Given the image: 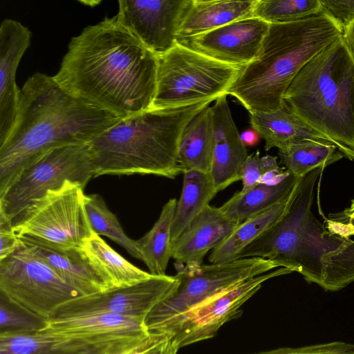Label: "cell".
<instances>
[{"mask_svg":"<svg viewBox=\"0 0 354 354\" xmlns=\"http://www.w3.org/2000/svg\"><path fill=\"white\" fill-rule=\"evenodd\" d=\"M158 57L116 16L71 39L53 76L68 94L123 119L151 109Z\"/></svg>","mask_w":354,"mask_h":354,"instance_id":"1","label":"cell"},{"mask_svg":"<svg viewBox=\"0 0 354 354\" xmlns=\"http://www.w3.org/2000/svg\"><path fill=\"white\" fill-rule=\"evenodd\" d=\"M120 120L71 95L53 76L33 74L20 89L15 125L0 145V192L41 153L57 147L88 143Z\"/></svg>","mask_w":354,"mask_h":354,"instance_id":"2","label":"cell"},{"mask_svg":"<svg viewBox=\"0 0 354 354\" xmlns=\"http://www.w3.org/2000/svg\"><path fill=\"white\" fill-rule=\"evenodd\" d=\"M214 101L151 109L120 120L88 142L93 177L142 174L176 178L183 173L178 162L182 133Z\"/></svg>","mask_w":354,"mask_h":354,"instance_id":"3","label":"cell"},{"mask_svg":"<svg viewBox=\"0 0 354 354\" xmlns=\"http://www.w3.org/2000/svg\"><path fill=\"white\" fill-rule=\"evenodd\" d=\"M342 35L323 10L300 20L270 24L257 57L242 68L227 95L249 113L284 109L283 96L299 72Z\"/></svg>","mask_w":354,"mask_h":354,"instance_id":"4","label":"cell"},{"mask_svg":"<svg viewBox=\"0 0 354 354\" xmlns=\"http://www.w3.org/2000/svg\"><path fill=\"white\" fill-rule=\"evenodd\" d=\"M283 103L287 111L354 160V59L342 36L302 68Z\"/></svg>","mask_w":354,"mask_h":354,"instance_id":"5","label":"cell"},{"mask_svg":"<svg viewBox=\"0 0 354 354\" xmlns=\"http://www.w3.org/2000/svg\"><path fill=\"white\" fill-rule=\"evenodd\" d=\"M243 67L227 64L178 42L158 57L151 109H168L216 99L231 87Z\"/></svg>","mask_w":354,"mask_h":354,"instance_id":"6","label":"cell"},{"mask_svg":"<svg viewBox=\"0 0 354 354\" xmlns=\"http://www.w3.org/2000/svg\"><path fill=\"white\" fill-rule=\"evenodd\" d=\"M93 177L88 143L50 149L32 160L0 192V216L13 223L47 192L70 180L84 187Z\"/></svg>","mask_w":354,"mask_h":354,"instance_id":"7","label":"cell"},{"mask_svg":"<svg viewBox=\"0 0 354 354\" xmlns=\"http://www.w3.org/2000/svg\"><path fill=\"white\" fill-rule=\"evenodd\" d=\"M175 267L178 285L145 317L144 325L149 333L208 298L281 266L269 259L248 257L192 268L181 265Z\"/></svg>","mask_w":354,"mask_h":354,"instance_id":"8","label":"cell"},{"mask_svg":"<svg viewBox=\"0 0 354 354\" xmlns=\"http://www.w3.org/2000/svg\"><path fill=\"white\" fill-rule=\"evenodd\" d=\"M84 188L67 180L47 192L13 223L17 236L64 248H81L93 233L86 213Z\"/></svg>","mask_w":354,"mask_h":354,"instance_id":"9","label":"cell"},{"mask_svg":"<svg viewBox=\"0 0 354 354\" xmlns=\"http://www.w3.org/2000/svg\"><path fill=\"white\" fill-rule=\"evenodd\" d=\"M0 291L48 319L59 306L83 296L21 241L0 260Z\"/></svg>","mask_w":354,"mask_h":354,"instance_id":"10","label":"cell"},{"mask_svg":"<svg viewBox=\"0 0 354 354\" xmlns=\"http://www.w3.org/2000/svg\"><path fill=\"white\" fill-rule=\"evenodd\" d=\"M291 272L288 268L281 267L250 278L208 298L149 333H163L170 335L178 350L212 338L224 324L241 315L242 305L261 288L265 281Z\"/></svg>","mask_w":354,"mask_h":354,"instance_id":"11","label":"cell"},{"mask_svg":"<svg viewBox=\"0 0 354 354\" xmlns=\"http://www.w3.org/2000/svg\"><path fill=\"white\" fill-rule=\"evenodd\" d=\"M319 187L317 176H308L301 181L294 201L292 234L293 272L300 273L308 283L321 286L333 254L348 239L331 233L312 212Z\"/></svg>","mask_w":354,"mask_h":354,"instance_id":"12","label":"cell"},{"mask_svg":"<svg viewBox=\"0 0 354 354\" xmlns=\"http://www.w3.org/2000/svg\"><path fill=\"white\" fill-rule=\"evenodd\" d=\"M174 276H154L136 284L83 295L61 305L49 320L113 314L145 321L152 308L178 286Z\"/></svg>","mask_w":354,"mask_h":354,"instance_id":"13","label":"cell"},{"mask_svg":"<svg viewBox=\"0 0 354 354\" xmlns=\"http://www.w3.org/2000/svg\"><path fill=\"white\" fill-rule=\"evenodd\" d=\"M189 0H120L118 22L160 57L177 43L180 23Z\"/></svg>","mask_w":354,"mask_h":354,"instance_id":"14","label":"cell"},{"mask_svg":"<svg viewBox=\"0 0 354 354\" xmlns=\"http://www.w3.org/2000/svg\"><path fill=\"white\" fill-rule=\"evenodd\" d=\"M269 26L250 17L178 42L221 62L244 67L257 57Z\"/></svg>","mask_w":354,"mask_h":354,"instance_id":"15","label":"cell"},{"mask_svg":"<svg viewBox=\"0 0 354 354\" xmlns=\"http://www.w3.org/2000/svg\"><path fill=\"white\" fill-rule=\"evenodd\" d=\"M31 38L29 29L19 21L5 19L0 26V145L15 123L20 90L16 83L19 63Z\"/></svg>","mask_w":354,"mask_h":354,"instance_id":"16","label":"cell"},{"mask_svg":"<svg viewBox=\"0 0 354 354\" xmlns=\"http://www.w3.org/2000/svg\"><path fill=\"white\" fill-rule=\"evenodd\" d=\"M227 95L216 99L214 114V144L210 175L216 193L241 180L248 156L246 146L234 121Z\"/></svg>","mask_w":354,"mask_h":354,"instance_id":"17","label":"cell"},{"mask_svg":"<svg viewBox=\"0 0 354 354\" xmlns=\"http://www.w3.org/2000/svg\"><path fill=\"white\" fill-rule=\"evenodd\" d=\"M220 207L207 205L171 245L175 265H203L205 255L223 242L237 227Z\"/></svg>","mask_w":354,"mask_h":354,"instance_id":"18","label":"cell"},{"mask_svg":"<svg viewBox=\"0 0 354 354\" xmlns=\"http://www.w3.org/2000/svg\"><path fill=\"white\" fill-rule=\"evenodd\" d=\"M19 239L82 295L109 289L80 248L60 247L30 236Z\"/></svg>","mask_w":354,"mask_h":354,"instance_id":"19","label":"cell"},{"mask_svg":"<svg viewBox=\"0 0 354 354\" xmlns=\"http://www.w3.org/2000/svg\"><path fill=\"white\" fill-rule=\"evenodd\" d=\"M257 0H189L182 17L177 40L194 37L233 21L253 17Z\"/></svg>","mask_w":354,"mask_h":354,"instance_id":"20","label":"cell"},{"mask_svg":"<svg viewBox=\"0 0 354 354\" xmlns=\"http://www.w3.org/2000/svg\"><path fill=\"white\" fill-rule=\"evenodd\" d=\"M214 144V114L208 106L184 129L178 145V162L183 173L198 171L209 173Z\"/></svg>","mask_w":354,"mask_h":354,"instance_id":"21","label":"cell"},{"mask_svg":"<svg viewBox=\"0 0 354 354\" xmlns=\"http://www.w3.org/2000/svg\"><path fill=\"white\" fill-rule=\"evenodd\" d=\"M80 248L109 288L131 286L153 276L124 259L94 232Z\"/></svg>","mask_w":354,"mask_h":354,"instance_id":"22","label":"cell"},{"mask_svg":"<svg viewBox=\"0 0 354 354\" xmlns=\"http://www.w3.org/2000/svg\"><path fill=\"white\" fill-rule=\"evenodd\" d=\"M250 122L265 140L266 151L274 147L279 151L292 142L304 139L330 142L285 108L268 113H251Z\"/></svg>","mask_w":354,"mask_h":354,"instance_id":"23","label":"cell"},{"mask_svg":"<svg viewBox=\"0 0 354 354\" xmlns=\"http://www.w3.org/2000/svg\"><path fill=\"white\" fill-rule=\"evenodd\" d=\"M299 178L290 173L275 185L259 183L246 192L235 193L220 209L228 219L239 225L288 198Z\"/></svg>","mask_w":354,"mask_h":354,"instance_id":"24","label":"cell"},{"mask_svg":"<svg viewBox=\"0 0 354 354\" xmlns=\"http://www.w3.org/2000/svg\"><path fill=\"white\" fill-rule=\"evenodd\" d=\"M46 328L57 333L73 335L136 337L149 333L143 320L106 313L49 320Z\"/></svg>","mask_w":354,"mask_h":354,"instance_id":"25","label":"cell"},{"mask_svg":"<svg viewBox=\"0 0 354 354\" xmlns=\"http://www.w3.org/2000/svg\"><path fill=\"white\" fill-rule=\"evenodd\" d=\"M291 194L286 200L237 225L232 234L212 251L209 261L211 263H220L237 259L238 255L244 248L283 216L288 206Z\"/></svg>","mask_w":354,"mask_h":354,"instance_id":"26","label":"cell"},{"mask_svg":"<svg viewBox=\"0 0 354 354\" xmlns=\"http://www.w3.org/2000/svg\"><path fill=\"white\" fill-rule=\"evenodd\" d=\"M183 174L182 192L172 224L171 245L217 194L209 173L187 171Z\"/></svg>","mask_w":354,"mask_h":354,"instance_id":"27","label":"cell"},{"mask_svg":"<svg viewBox=\"0 0 354 354\" xmlns=\"http://www.w3.org/2000/svg\"><path fill=\"white\" fill-rule=\"evenodd\" d=\"M177 201L169 199L162 207L160 216L151 229L136 241L142 261L154 276L165 275L171 258V228Z\"/></svg>","mask_w":354,"mask_h":354,"instance_id":"28","label":"cell"},{"mask_svg":"<svg viewBox=\"0 0 354 354\" xmlns=\"http://www.w3.org/2000/svg\"><path fill=\"white\" fill-rule=\"evenodd\" d=\"M279 156L286 169L298 178L319 167L326 168L344 156L333 143L312 139L290 143L279 150Z\"/></svg>","mask_w":354,"mask_h":354,"instance_id":"29","label":"cell"},{"mask_svg":"<svg viewBox=\"0 0 354 354\" xmlns=\"http://www.w3.org/2000/svg\"><path fill=\"white\" fill-rule=\"evenodd\" d=\"M149 335V333L136 337L64 335L48 354H131Z\"/></svg>","mask_w":354,"mask_h":354,"instance_id":"30","label":"cell"},{"mask_svg":"<svg viewBox=\"0 0 354 354\" xmlns=\"http://www.w3.org/2000/svg\"><path fill=\"white\" fill-rule=\"evenodd\" d=\"M84 206L94 233L109 238L124 248L133 257L142 261L136 240L130 239L124 233L116 216L109 210L100 195L85 194Z\"/></svg>","mask_w":354,"mask_h":354,"instance_id":"31","label":"cell"},{"mask_svg":"<svg viewBox=\"0 0 354 354\" xmlns=\"http://www.w3.org/2000/svg\"><path fill=\"white\" fill-rule=\"evenodd\" d=\"M322 10L319 0H257L253 17L279 24L305 19Z\"/></svg>","mask_w":354,"mask_h":354,"instance_id":"32","label":"cell"},{"mask_svg":"<svg viewBox=\"0 0 354 354\" xmlns=\"http://www.w3.org/2000/svg\"><path fill=\"white\" fill-rule=\"evenodd\" d=\"M48 325V318L0 291V334L37 332Z\"/></svg>","mask_w":354,"mask_h":354,"instance_id":"33","label":"cell"},{"mask_svg":"<svg viewBox=\"0 0 354 354\" xmlns=\"http://www.w3.org/2000/svg\"><path fill=\"white\" fill-rule=\"evenodd\" d=\"M62 335L48 328L32 333L0 334V354H47Z\"/></svg>","mask_w":354,"mask_h":354,"instance_id":"34","label":"cell"},{"mask_svg":"<svg viewBox=\"0 0 354 354\" xmlns=\"http://www.w3.org/2000/svg\"><path fill=\"white\" fill-rule=\"evenodd\" d=\"M255 354H354V344L335 341L298 348H280Z\"/></svg>","mask_w":354,"mask_h":354,"instance_id":"35","label":"cell"},{"mask_svg":"<svg viewBox=\"0 0 354 354\" xmlns=\"http://www.w3.org/2000/svg\"><path fill=\"white\" fill-rule=\"evenodd\" d=\"M322 10L339 26L343 33L354 21V0H319Z\"/></svg>","mask_w":354,"mask_h":354,"instance_id":"36","label":"cell"},{"mask_svg":"<svg viewBox=\"0 0 354 354\" xmlns=\"http://www.w3.org/2000/svg\"><path fill=\"white\" fill-rule=\"evenodd\" d=\"M178 351L170 335L149 333L146 341L131 354H176Z\"/></svg>","mask_w":354,"mask_h":354,"instance_id":"37","label":"cell"},{"mask_svg":"<svg viewBox=\"0 0 354 354\" xmlns=\"http://www.w3.org/2000/svg\"><path fill=\"white\" fill-rule=\"evenodd\" d=\"M261 158L259 151L248 155L241 169V180L243 187L240 192H246L259 183L262 175Z\"/></svg>","mask_w":354,"mask_h":354,"instance_id":"38","label":"cell"},{"mask_svg":"<svg viewBox=\"0 0 354 354\" xmlns=\"http://www.w3.org/2000/svg\"><path fill=\"white\" fill-rule=\"evenodd\" d=\"M19 239L12 224L0 216V260L11 254L19 245Z\"/></svg>","mask_w":354,"mask_h":354,"instance_id":"39","label":"cell"},{"mask_svg":"<svg viewBox=\"0 0 354 354\" xmlns=\"http://www.w3.org/2000/svg\"><path fill=\"white\" fill-rule=\"evenodd\" d=\"M260 135L253 128L246 129L241 133V138L246 147H253L260 140Z\"/></svg>","mask_w":354,"mask_h":354,"instance_id":"40","label":"cell"},{"mask_svg":"<svg viewBox=\"0 0 354 354\" xmlns=\"http://www.w3.org/2000/svg\"><path fill=\"white\" fill-rule=\"evenodd\" d=\"M344 41L354 59V21L342 35Z\"/></svg>","mask_w":354,"mask_h":354,"instance_id":"41","label":"cell"},{"mask_svg":"<svg viewBox=\"0 0 354 354\" xmlns=\"http://www.w3.org/2000/svg\"><path fill=\"white\" fill-rule=\"evenodd\" d=\"M347 212H351L354 211V199L352 201L351 205L348 209L346 210Z\"/></svg>","mask_w":354,"mask_h":354,"instance_id":"42","label":"cell"}]
</instances>
